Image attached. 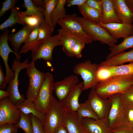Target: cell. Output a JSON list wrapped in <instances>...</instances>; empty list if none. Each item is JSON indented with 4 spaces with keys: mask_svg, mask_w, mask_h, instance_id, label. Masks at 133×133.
I'll list each match as a JSON object with an SVG mask.
<instances>
[{
    "mask_svg": "<svg viewBox=\"0 0 133 133\" xmlns=\"http://www.w3.org/2000/svg\"><path fill=\"white\" fill-rule=\"evenodd\" d=\"M125 103L133 105V87L131 86L123 93H121Z\"/></svg>",
    "mask_w": 133,
    "mask_h": 133,
    "instance_id": "cell-41",
    "label": "cell"
},
{
    "mask_svg": "<svg viewBox=\"0 0 133 133\" xmlns=\"http://www.w3.org/2000/svg\"><path fill=\"white\" fill-rule=\"evenodd\" d=\"M60 39L62 46V50L65 53L70 57H74L72 50L78 40L73 37L65 35L60 36Z\"/></svg>",
    "mask_w": 133,
    "mask_h": 133,
    "instance_id": "cell-30",
    "label": "cell"
},
{
    "mask_svg": "<svg viewBox=\"0 0 133 133\" xmlns=\"http://www.w3.org/2000/svg\"><path fill=\"white\" fill-rule=\"evenodd\" d=\"M64 126L68 133H85L76 112H66Z\"/></svg>",
    "mask_w": 133,
    "mask_h": 133,
    "instance_id": "cell-19",
    "label": "cell"
},
{
    "mask_svg": "<svg viewBox=\"0 0 133 133\" xmlns=\"http://www.w3.org/2000/svg\"><path fill=\"white\" fill-rule=\"evenodd\" d=\"M114 76L113 72L108 67L99 66L97 73V80L98 83Z\"/></svg>",
    "mask_w": 133,
    "mask_h": 133,
    "instance_id": "cell-36",
    "label": "cell"
},
{
    "mask_svg": "<svg viewBox=\"0 0 133 133\" xmlns=\"http://www.w3.org/2000/svg\"><path fill=\"white\" fill-rule=\"evenodd\" d=\"M45 73L44 80L34 102L36 109L44 114L50 107L53 97L52 92L54 90L53 76L50 72Z\"/></svg>",
    "mask_w": 133,
    "mask_h": 133,
    "instance_id": "cell-7",
    "label": "cell"
},
{
    "mask_svg": "<svg viewBox=\"0 0 133 133\" xmlns=\"http://www.w3.org/2000/svg\"><path fill=\"white\" fill-rule=\"evenodd\" d=\"M39 25H38L34 27L24 42V45L31 44L37 40L38 38Z\"/></svg>",
    "mask_w": 133,
    "mask_h": 133,
    "instance_id": "cell-40",
    "label": "cell"
},
{
    "mask_svg": "<svg viewBox=\"0 0 133 133\" xmlns=\"http://www.w3.org/2000/svg\"><path fill=\"white\" fill-rule=\"evenodd\" d=\"M132 128H133V127H132Z\"/></svg>",
    "mask_w": 133,
    "mask_h": 133,
    "instance_id": "cell-53",
    "label": "cell"
},
{
    "mask_svg": "<svg viewBox=\"0 0 133 133\" xmlns=\"http://www.w3.org/2000/svg\"><path fill=\"white\" fill-rule=\"evenodd\" d=\"M7 84L1 64H0V88L1 89H4Z\"/></svg>",
    "mask_w": 133,
    "mask_h": 133,
    "instance_id": "cell-46",
    "label": "cell"
},
{
    "mask_svg": "<svg viewBox=\"0 0 133 133\" xmlns=\"http://www.w3.org/2000/svg\"><path fill=\"white\" fill-rule=\"evenodd\" d=\"M132 86L133 87V83L132 85Z\"/></svg>",
    "mask_w": 133,
    "mask_h": 133,
    "instance_id": "cell-52",
    "label": "cell"
},
{
    "mask_svg": "<svg viewBox=\"0 0 133 133\" xmlns=\"http://www.w3.org/2000/svg\"><path fill=\"white\" fill-rule=\"evenodd\" d=\"M77 15L76 13L67 15L58 21V24L61 28L58 30V34L73 37L85 44L91 43L93 41L92 38L84 31Z\"/></svg>",
    "mask_w": 133,
    "mask_h": 133,
    "instance_id": "cell-3",
    "label": "cell"
},
{
    "mask_svg": "<svg viewBox=\"0 0 133 133\" xmlns=\"http://www.w3.org/2000/svg\"><path fill=\"white\" fill-rule=\"evenodd\" d=\"M9 33L6 31H4L0 36V56L2 59L6 70L5 77L7 84L14 78L15 74L10 69L8 63L9 55L12 52L15 55L16 58L19 60L21 56L9 47L8 43V36Z\"/></svg>",
    "mask_w": 133,
    "mask_h": 133,
    "instance_id": "cell-12",
    "label": "cell"
},
{
    "mask_svg": "<svg viewBox=\"0 0 133 133\" xmlns=\"http://www.w3.org/2000/svg\"><path fill=\"white\" fill-rule=\"evenodd\" d=\"M66 112L59 101L53 97L44 120L46 133H53L57 127L64 125Z\"/></svg>",
    "mask_w": 133,
    "mask_h": 133,
    "instance_id": "cell-6",
    "label": "cell"
},
{
    "mask_svg": "<svg viewBox=\"0 0 133 133\" xmlns=\"http://www.w3.org/2000/svg\"><path fill=\"white\" fill-rule=\"evenodd\" d=\"M86 0H66V4L68 7L73 5L80 6L84 4Z\"/></svg>",
    "mask_w": 133,
    "mask_h": 133,
    "instance_id": "cell-47",
    "label": "cell"
},
{
    "mask_svg": "<svg viewBox=\"0 0 133 133\" xmlns=\"http://www.w3.org/2000/svg\"><path fill=\"white\" fill-rule=\"evenodd\" d=\"M85 3L89 6L99 11L102 13L101 0H86Z\"/></svg>",
    "mask_w": 133,
    "mask_h": 133,
    "instance_id": "cell-45",
    "label": "cell"
},
{
    "mask_svg": "<svg viewBox=\"0 0 133 133\" xmlns=\"http://www.w3.org/2000/svg\"><path fill=\"white\" fill-rule=\"evenodd\" d=\"M9 93L7 91H5L2 89L0 90V100L9 97Z\"/></svg>",
    "mask_w": 133,
    "mask_h": 133,
    "instance_id": "cell-50",
    "label": "cell"
},
{
    "mask_svg": "<svg viewBox=\"0 0 133 133\" xmlns=\"http://www.w3.org/2000/svg\"><path fill=\"white\" fill-rule=\"evenodd\" d=\"M83 82L79 83L63 100L59 101L66 112H76L80 105L79 99L83 90Z\"/></svg>",
    "mask_w": 133,
    "mask_h": 133,
    "instance_id": "cell-14",
    "label": "cell"
},
{
    "mask_svg": "<svg viewBox=\"0 0 133 133\" xmlns=\"http://www.w3.org/2000/svg\"><path fill=\"white\" fill-rule=\"evenodd\" d=\"M17 1V0H6L3 1L0 10V17H2L8 11L13 9Z\"/></svg>",
    "mask_w": 133,
    "mask_h": 133,
    "instance_id": "cell-38",
    "label": "cell"
},
{
    "mask_svg": "<svg viewBox=\"0 0 133 133\" xmlns=\"http://www.w3.org/2000/svg\"><path fill=\"white\" fill-rule=\"evenodd\" d=\"M128 62H133V49L128 52L122 51L102 62L99 65L103 67L115 66Z\"/></svg>",
    "mask_w": 133,
    "mask_h": 133,
    "instance_id": "cell-21",
    "label": "cell"
},
{
    "mask_svg": "<svg viewBox=\"0 0 133 133\" xmlns=\"http://www.w3.org/2000/svg\"><path fill=\"white\" fill-rule=\"evenodd\" d=\"M20 117V112L9 97L0 100V125L7 123L16 124Z\"/></svg>",
    "mask_w": 133,
    "mask_h": 133,
    "instance_id": "cell-11",
    "label": "cell"
},
{
    "mask_svg": "<svg viewBox=\"0 0 133 133\" xmlns=\"http://www.w3.org/2000/svg\"><path fill=\"white\" fill-rule=\"evenodd\" d=\"M133 83V76L118 75L99 83L93 88L100 97L107 99L114 94L123 93Z\"/></svg>",
    "mask_w": 133,
    "mask_h": 133,
    "instance_id": "cell-2",
    "label": "cell"
},
{
    "mask_svg": "<svg viewBox=\"0 0 133 133\" xmlns=\"http://www.w3.org/2000/svg\"><path fill=\"white\" fill-rule=\"evenodd\" d=\"M116 13L122 23L132 24L133 12L130 9L125 0H112Z\"/></svg>",
    "mask_w": 133,
    "mask_h": 133,
    "instance_id": "cell-20",
    "label": "cell"
},
{
    "mask_svg": "<svg viewBox=\"0 0 133 133\" xmlns=\"http://www.w3.org/2000/svg\"><path fill=\"white\" fill-rule=\"evenodd\" d=\"M54 29L50 27L45 20L42 22L39 25L37 40L47 39L51 36L54 31Z\"/></svg>",
    "mask_w": 133,
    "mask_h": 133,
    "instance_id": "cell-35",
    "label": "cell"
},
{
    "mask_svg": "<svg viewBox=\"0 0 133 133\" xmlns=\"http://www.w3.org/2000/svg\"><path fill=\"white\" fill-rule=\"evenodd\" d=\"M19 13L20 17L22 22L25 25L35 27L45 20L44 17L36 15L26 16L22 14L20 11Z\"/></svg>",
    "mask_w": 133,
    "mask_h": 133,
    "instance_id": "cell-34",
    "label": "cell"
},
{
    "mask_svg": "<svg viewBox=\"0 0 133 133\" xmlns=\"http://www.w3.org/2000/svg\"><path fill=\"white\" fill-rule=\"evenodd\" d=\"M102 15L100 23H122L116 12L112 0H101Z\"/></svg>",
    "mask_w": 133,
    "mask_h": 133,
    "instance_id": "cell-22",
    "label": "cell"
},
{
    "mask_svg": "<svg viewBox=\"0 0 133 133\" xmlns=\"http://www.w3.org/2000/svg\"><path fill=\"white\" fill-rule=\"evenodd\" d=\"M23 6L26 9L25 11H20L23 14L28 16L36 15L44 17V8L37 7L32 0H24Z\"/></svg>",
    "mask_w": 133,
    "mask_h": 133,
    "instance_id": "cell-27",
    "label": "cell"
},
{
    "mask_svg": "<svg viewBox=\"0 0 133 133\" xmlns=\"http://www.w3.org/2000/svg\"><path fill=\"white\" fill-rule=\"evenodd\" d=\"M20 112V117L16 125L18 128L22 129L24 133H33L30 114Z\"/></svg>",
    "mask_w": 133,
    "mask_h": 133,
    "instance_id": "cell-31",
    "label": "cell"
},
{
    "mask_svg": "<svg viewBox=\"0 0 133 133\" xmlns=\"http://www.w3.org/2000/svg\"><path fill=\"white\" fill-rule=\"evenodd\" d=\"M126 108L127 124L129 126L133 127V105L125 103Z\"/></svg>",
    "mask_w": 133,
    "mask_h": 133,
    "instance_id": "cell-43",
    "label": "cell"
},
{
    "mask_svg": "<svg viewBox=\"0 0 133 133\" xmlns=\"http://www.w3.org/2000/svg\"><path fill=\"white\" fill-rule=\"evenodd\" d=\"M61 45L60 36L58 34L47 39L38 40L31 44L24 45L19 54L26 53L31 50L32 61L35 62L38 59H42L47 62H50L52 60L53 49L57 46Z\"/></svg>",
    "mask_w": 133,
    "mask_h": 133,
    "instance_id": "cell-1",
    "label": "cell"
},
{
    "mask_svg": "<svg viewBox=\"0 0 133 133\" xmlns=\"http://www.w3.org/2000/svg\"><path fill=\"white\" fill-rule=\"evenodd\" d=\"M108 99L111 105L107 118L110 129L127 124L125 103L121 94H114Z\"/></svg>",
    "mask_w": 133,
    "mask_h": 133,
    "instance_id": "cell-5",
    "label": "cell"
},
{
    "mask_svg": "<svg viewBox=\"0 0 133 133\" xmlns=\"http://www.w3.org/2000/svg\"><path fill=\"white\" fill-rule=\"evenodd\" d=\"M33 2L37 7L44 8V0H32Z\"/></svg>",
    "mask_w": 133,
    "mask_h": 133,
    "instance_id": "cell-49",
    "label": "cell"
},
{
    "mask_svg": "<svg viewBox=\"0 0 133 133\" xmlns=\"http://www.w3.org/2000/svg\"><path fill=\"white\" fill-rule=\"evenodd\" d=\"M114 76L121 75H130L133 76V62L126 65L109 66Z\"/></svg>",
    "mask_w": 133,
    "mask_h": 133,
    "instance_id": "cell-32",
    "label": "cell"
},
{
    "mask_svg": "<svg viewBox=\"0 0 133 133\" xmlns=\"http://www.w3.org/2000/svg\"><path fill=\"white\" fill-rule=\"evenodd\" d=\"M28 60L26 59L22 62L19 60L14 59L12 65V69L14 72L15 76L14 79L8 83L6 91L9 92V98L10 100L15 105L24 100V95L20 93L18 87L19 81L18 77L21 71L27 67L28 64Z\"/></svg>",
    "mask_w": 133,
    "mask_h": 133,
    "instance_id": "cell-10",
    "label": "cell"
},
{
    "mask_svg": "<svg viewBox=\"0 0 133 133\" xmlns=\"http://www.w3.org/2000/svg\"><path fill=\"white\" fill-rule=\"evenodd\" d=\"M133 48V35L124 38L123 41L119 44L117 45L115 44L113 47H110L109 49L110 52L106 56V59H109L125 50Z\"/></svg>",
    "mask_w": 133,
    "mask_h": 133,
    "instance_id": "cell-26",
    "label": "cell"
},
{
    "mask_svg": "<svg viewBox=\"0 0 133 133\" xmlns=\"http://www.w3.org/2000/svg\"><path fill=\"white\" fill-rule=\"evenodd\" d=\"M99 66V64L92 63L89 60L79 63L74 66V73L80 75L83 80V90L93 88L98 83L97 73Z\"/></svg>",
    "mask_w": 133,
    "mask_h": 133,
    "instance_id": "cell-9",
    "label": "cell"
},
{
    "mask_svg": "<svg viewBox=\"0 0 133 133\" xmlns=\"http://www.w3.org/2000/svg\"><path fill=\"white\" fill-rule=\"evenodd\" d=\"M53 133H68L64 125L59 126L54 130Z\"/></svg>",
    "mask_w": 133,
    "mask_h": 133,
    "instance_id": "cell-48",
    "label": "cell"
},
{
    "mask_svg": "<svg viewBox=\"0 0 133 133\" xmlns=\"http://www.w3.org/2000/svg\"><path fill=\"white\" fill-rule=\"evenodd\" d=\"M18 128L15 124L4 123L0 125V133H17Z\"/></svg>",
    "mask_w": 133,
    "mask_h": 133,
    "instance_id": "cell-39",
    "label": "cell"
},
{
    "mask_svg": "<svg viewBox=\"0 0 133 133\" xmlns=\"http://www.w3.org/2000/svg\"><path fill=\"white\" fill-rule=\"evenodd\" d=\"M44 17L46 23L53 27L51 21V15L57 4L58 0H44Z\"/></svg>",
    "mask_w": 133,
    "mask_h": 133,
    "instance_id": "cell-33",
    "label": "cell"
},
{
    "mask_svg": "<svg viewBox=\"0 0 133 133\" xmlns=\"http://www.w3.org/2000/svg\"><path fill=\"white\" fill-rule=\"evenodd\" d=\"M35 27L25 25L17 33L8 35V41L10 42L11 46L15 52L19 54L18 51L20 46L24 43Z\"/></svg>",
    "mask_w": 133,
    "mask_h": 133,
    "instance_id": "cell-18",
    "label": "cell"
},
{
    "mask_svg": "<svg viewBox=\"0 0 133 133\" xmlns=\"http://www.w3.org/2000/svg\"><path fill=\"white\" fill-rule=\"evenodd\" d=\"M81 120L85 133H111L107 117L97 119L84 118Z\"/></svg>",
    "mask_w": 133,
    "mask_h": 133,
    "instance_id": "cell-16",
    "label": "cell"
},
{
    "mask_svg": "<svg viewBox=\"0 0 133 133\" xmlns=\"http://www.w3.org/2000/svg\"><path fill=\"white\" fill-rule=\"evenodd\" d=\"M125 1L129 8L133 12V0H125Z\"/></svg>",
    "mask_w": 133,
    "mask_h": 133,
    "instance_id": "cell-51",
    "label": "cell"
},
{
    "mask_svg": "<svg viewBox=\"0 0 133 133\" xmlns=\"http://www.w3.org/2000/svg\"><path fill=\"white\" fill-rule=\"evenodd\" d=\"M85 44V43L79 41L77 42L72 50L74 57L78 58H80L82 57V52Z\"/></svg>",
    "mask_w": 133,
    "mask_h": 133,
    "instance_id": "cell-42",
    "label": "cell"
},
{
    "mask_svg": "<svg viewBox=\"0 0 133 133\" xmlns=\"http://www.w3.org/2000/svg\"><path fill=\"white\" fill-rule=\"evenodd\" d=\"M85 33L93 41H98L110 47H113L118 41L107 30L99 24L83 17L77 16Z\"/></svg>",
    "mask_w": 133,
    "mask_h": 133,
    "instance_id": "cell-4",
    "label": "cell"
},
{
    "mask_svg": "<svg viewBox=\"0 0 133 133\" xmlns=\"http://www.w3.org/2000/svg\"><path fill=\"white\" fill-rule=\"evenodd\" d=\"M106 29L111 34L118 40L133 35V25L123 23L113 22L100 24Z\"/></svg>",
    "mask_w": 133,
    "mask_h": 133,
    "instance_id": "cell-17",
    "label": "cell"
},
{
    "mask_svg": "<svg viewBox=\"0 0 133 133\" xmlns=\"http://www.w3.org/2000/svg\"><path fill=\"white\" fill-rule=\"evenodd\" d=\"M26 69L29 79L26 97L27 99L34 102L44 80L46 73L38 70L35 66L34 62L32 61L28 63Z\"/></svg>",
    "mask_w": 133,
    "mask_h": 133,
    "instance_id": "cell-8",
    "label": "cell"
},
{
    "mask_svg": "<svg viewBox=\"0 0 133 133\" xmlns=\"http://www.w3.org/2000/svg\"><path fill=\"white\" fill-rule=\"evenodd\" d=\"M87 100L98 119L107 117L111 105L109 99H105L102 98L92 88Z\"/></svg>",
    "mask_w": 133,
    "mask_h": 133,
    "instance_id": "cell-13",
    "label": "cell"
},
{
    "mask_svg": "<svg viewBox=\"0 0 133 133\" xmlns=\"http://www.w3.org/2000/svg\"><path fill=\"white\" fill-rule=\"evenodd\" d=\"M76 112L79 117L82 119L83 118H91L95 119H99L93 110L87 100L80 103Z\"/></svg>",
    "mask_w": 133,
    "mask_h": 133,
    "instance_id": "cell-29",
    "label": "cell"
},
{
    "mask_svg": "<svg viewBox=\"0 0 133 133\" xmlns=\"http://www.w3.org/2000/svg\"></svg>",
    "mask_w": 133,
    "mask_h": 133,
    "instance_id": "cell-54",
    "label": "cell"
},
{
    "mask_svg": "<svg viewBox=\"0 0 133 133\" xmlns=\"http://www.w3.org/2000/svg\"><path fill=\"white\" fill-rule=\"evenodd\" d=\"M25 25L22 21L19 16V11L16 7L11 11L9 18L0 25V30L1 31L8 27H11L17 24Z\"/></svg>",
    "mask_w": 133,
    "mask_h": 133,
    "instance_id": "cell-28",
    "label": "cell"
},
{
    "mask_svg": "<svg viewBox=\"0 0 133 133\" xmlns=\"http://www.w3.org/2000/svg\"><path fill=\"white\" fill-rule=\"evenodd\" d=\"M66 0H58L57 4L52 13L50 17L51 21L53 27L55 28L58 21L63 18L67 15L65 8Z\"/></svg>",
    "mask_w": 133,
    "mask_h": 133,
    "instance_id": "cell-25",
    "label": "cell"
},
{
    "mask_svg": "<svg viewBox=\"0 0 133 133\" xmlns=\"http://www.w3.org/2000/svg\"><path fill=\"white\" fill-rule=\"evenodd\" d=\"M33 133H46L44 126L40 120L36 116L30 114Z\"/></svg>",
    "mask_w": 133,
    "mask_h": 133,
    "instance_id": "cell-37",
    "label": "cell"
},
{
    "mask_svg": "<svg viewBox=\"0 0 133 133\" xmlns=\"http://www.w3.org/2000/svg\"><path fill=\"white\" fill-rule=\"evenodd\" d=\"M78 7L83 17L100 24L102 19V13L89 6L85 3L82 5L78 6Z\"/></svg>",
    "mask_w": 133,
    "mask_h": 133,
    "instance_id": "cell-24",
    "label": "cell"
},
{
    "mask_svg": "<svg viewBox=\"0 0 133 133\" xmlns=\"http://www.w3.org/2000/svg\"><path fill=\"white\" fill-rule=\"evenodd\" d=\"M15 106L20 112L26 114H32L38 117L44 126L45 114L38 111L36 108L33 102L25 99Z\"/></svg>",
    "mask_w": 133,
    "mask_h": 133,
    "instance_id": "cell-23",
    "label": "cell"
},
{
    "mask_svg": "<svg viewBox=\"0 0 133 133\" xmlns=\"http://www.w3.org/2000/svg\"><path fill=\"white\" fill-rule=\"evenodd\" d=\"M76 76L70 75L60 81L54 83V90L56 96L60 101L63 100L79 83Z\"/></svg>",
    "mask_w": 133,
    "mask_h": 133,
    "instance_id": "cell-15",
    "label": "cell"
},
{
    "mask_svg": "<svg viewBox=\"0 0 133 133\" xmlns=\"http://www.w3.org/2000/svg\"><path fill=\"white\" fill-rule=\"evenodd\" d=\"M111 133H133V129L126 124L111 130Z\"/></svg>",
    "mask_w": 133,
    "mask_h": 133,
    "instance_id": "cell-44",
    "label": "cell"
}]
</instances>
